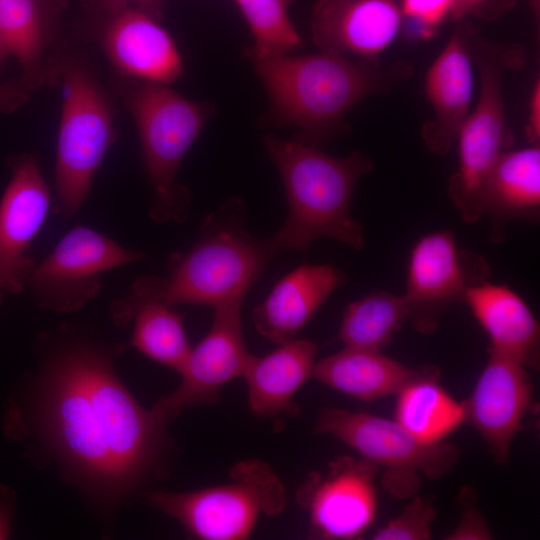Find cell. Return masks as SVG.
<instances>
[{"mask_svg": "<svg viewBox=\"0 0 540 540\" xmlns=\"http://www.w3.org/2000/svg\"><path fill=\"white\" fill-rule=\"evenodd\" d=\"M468 52L464 37L455 32L425 77L433 118L423 124L422 137L437 155L444 156L451 150L470 113L474 83Z\"/></svg>", "mask_w": 540, "mask_h": 540, "instance_id": "obj_18", "label": "cell"}, {"mask_svg": "<svg viewBox=\"0 0 540 540\" xmlns=\"http://www.w3.org/2000/svg\"><path fill=\"white\" fill-rule=\"evenodd\" d=\"M241 305L235 302L214 308L208 333L191 347L179 372V385L152 407L167 424L186 408L216 403L223 386L243 377L253 355L243 336Z\"/></svg>", "mask_w": 540, "mask_h": 540, "instance_id": "obj_13", "label": "cell"}, {"mask_svg": "<svg viewBox=\"0 0 540 540\" xmlns=\"http://www.w3.org/2000/svg\"><path fill=\"white\" fill-rule=\"evenodd\" d=\"M0 36L8 53L24 70L23 81L33 84L44 49L42 17L36 0H0Z\"/></svg>", "mask_w": 540, "mask_h": 540, "instance_id": "obj_28", "label": "cell"}, {"mask_svg": "<svg viewBox=\"0 0 540 540\" xmlns=\"http://www.w3.org/2000/svg\"><path fill=\"white\" fill-rule=\"evenodd\" d=\"M104 48L123 75L170 84L183 73V62L170 34L146 11L126 7L114 12Z\"/></svg>", "mask_w": 540, "mask_h": 540, "instance_id": "obj_17", "label": "cell"}, {"mask_svg": "<svg viewBox=\"0 0 540 540\" xmlns=\"http://www.w3.org/2000/svg\"><path fill=\"white\" fill-rule=\"evenodd\" d=\"M226 484L186 492L151 491L147 502L175 519L194 539L243 540L260 516H276L287 505L285 486L260 459L238 462Z\"/></svg>", "mask_w": 540, "mask_h": 540, "instance_id": "obj_6", "label": "cell"}, {"mask_svg": "<svg viewBox=\"0 0 540 540\" xmlns=\"http://www.w3.org/2000/svg\"><path fill=\"white\" fill-rule=\"evenodd\" d=\"M489 0H454L451 16L455 20H460L464 16L479 9Z\"/></svg>", "mask_w": 540, "mask_h": 540, "instance_id": "obj_35", "label": "cell"}, {"mask_svg": "<svg viewBox=\"0 0 540 540\" xmlns=\"http://www.w3.org/2000/svg\"><path fill=\"white\" fill-rule=\"evenodd\" d=\"M253 37L251 60L292 54L302 39L292 23L286 0H234Z\"/></svg>", "mask_w": 540, "mask_h": 540, "instance_id": "obj_27", "label": "cell"}, {"mask_svg": "<svg viewBox=\"0 0 540 540\" xmlns=\"http://www.w3.org/2000/svg\"><path fill=\"white\" fill-rule=\"evenodd\" d=\"M479 58L480 93L477 104L458 136L459 165L450 177L447 193L465 223L484 215V193L500 155L514 143L505 115L502 72L508 58L488 47Z\"/></svg>", "mask_w": 540, "mask_h": 540, "instance_id": "obj_9", "label": "cell"}, {"mask_svg": "<svg viewBox=\"0 0 540 540\" xmlns=\"http://www.w3.org/2000/svg\"><path fill=\"white\" fill-rule=\"evenodd\" d=\"M86 226L71 229L35 267L27 286L38 306L70 313L101 289V274L146 258Z\"/></svg>", "mask_w": 540, "mask_h": 540, "instance_id": "obj_10", "label": "cell"}, {"mask_svg": "<svg viewBox=\"0 0 540 540\" xmlns=\"http://www.w3.org/2000/svg\"><path fill=\"white\" fill-rule=\"evenodd\" d=\"M15 499V494L10 488L0 486V540L8 539L11 535Z\"/></svg>", "mask_w": 540, "mask_h": 540, "instance_id": "obj_33", "label": "cell"}, {"mask_svg": "<svg viewBox=\"0 0 540 540\" xmlns=\"http://www.w3.org/2000/svg\"><path fill=\"white\" fill-rule=\"evenodd\" d=\"M318 433L339 439L361 457L384 468L382 484L393 497L416 495L421 476L438 479L458 461L459 450L444 442L425 444L397 421L365 412L323 409L315 424Z\"/></svg>", "mask_w": 540, "mask_h": 540, "instance_id": "obj_7", "label": "cell"}, {"mask_svg": "<svg viewBox=\"0 0 540 540\" xmlns=\"http://www.w3.org/2000/svg\"><path fill=\"white\" fill-rule=\"evenodd\" d=\"M123 347L83 340L57 347L21 397L6 405L3 430L34 441L94 504L116 509L161 471L167 423L118 376Z\"/></svg>", "mask_w": 540, "mask_h": 540, "instance_id": "obj_1", "label": "cell"}, {"mask_svg": "<svg viewBox=\"0 0 540 540\" xmlns=\"http://www.w3.org/2000/svg\"><path fill=\"white\" fill-rule=\"evenodd\" d=\"M454 0H402V15L417 23L421 36H431L448 15H451Z\"/></svg>", "mask_w": 540, "mask_h": 540, "instance_id": "obj_30", "label": "cell"}, {"mask_svg": "<svg viewBox=\"0 0 540 540\" xmlns=\"http://www.w3.org/2000/svg\"><path fill=\"white\" fill-rule=\"evenodd\" d=\"M462 516L456 528L446 537L449 540H487L491 533L486 521L474 504L472 490L463 489L460 495Z\"/></svg>", "mask_w": 540, "mask_h": 540, "instance_id": "obj_31", "label": "cell"}, {"mask_svg": "<svg viewBox=\"0 0 540 540\" xmlns=\"http://www.w3.org/2000/svg\"><path fill=\"white\" fill-rule=\"evenodd\" d=\"M286 1H287V3L290 5V4H292L293 2H295L296 0H286Z\"/></svg>", "mask_w": 540, "mask_h": 540, "instance_id": "obj_39", "label": "cell"}, {"mask_svg": "<svg viewBox=\"0 0 540 540\" xmlns=\"http://www.w3.org/2000/svg\"><path fill=\"white\" fill-rule=\"evenodd\" d=\"M3 295H4V291H3L2 288L0 287V306H1L2 301H3Z\"/></svg>", "mask_w": 540, "mask_h": 540, "instance_id": "obj_38", "label": "cell"}, {"mask_svg": "<svg viewBox=\"0 0 540 540\" xmlns=\"http://www.w3.org/2000/svg\"><path fill=\"white\" fill-rule=\"evenodd\" d=\"M108 8H110L113 12L129 7V2H139L142 4H149V5H155L160 0H101Z\"/></svg>", "mask_w": 540, "mask_h": 540, "instance_id": "obj_36", "label": "cell"}, {"mask_svg": "<svg viewBox=\"0 0 540 540\" xmlns=\"http://www.w3.org/2000/svg\"><path fill=\"white\" fill-rule=\"evenodd\" d=\"M489 358L468 400L466 422L487 444L498 464H506L512 442L532 407L533 389L526 367L488 349Z\"/></svg>", "mask_w": 540, "mask_h": 540, "instance_id": "obj_15", "label": "cell"}, {"mask_svg": "<svg viewBox=\"0 0 540 540\" xmlns=\"http://www.w3.org/2000/svg\"><path fill=\"white\" fill-rule=\"evenodd\" d=\"M464 302L487 333L492 350L526 368H539L540 326L527 303L507 285L472 286Z\"/></svg>", "mask_w": 540, "mask_h": 540, "instance_id": "obj_20", "label": "cell"}, {"mask_svg": "<svg viewBox=\"0 0 540 540\" xmlns=\"http://www.w3.org/2000/svg\"><path fill=\"white\" fill-rule=\"evenodd\" d=\"M435 516L436 511L427 500L413 496L402 513L379 528L372 539L427 540L431 537Z\"/></svg>", "mask_w": 540, "mask_h": 540, "instance_id": "obj_29", "label": "cell"}, {"mask_svg": "<svg viewBox=\"0 0 540 540\" xmlns=\"http://www.w3.org/2000/svg\"><path fill=\"white\" fill-rule=\"evenodd\" d=\"M139 132L143 160L154 193L149 215L156 223H182L190 193L176 183L177 170L213 113L209 103L191 101L166 84L142 81L127 96Z\"/></svg>", "mask_w": 540, "mask_h": 540, "instance_id": "obj_5", "label": "cell"}, {"mask_svg": "<svg viewBox=\"0 0 540 540\" xmlns=\"http://www.w3.org/2000/svg\"><path fill=\"white\" fill-rule=\"evenodd\" d=\"M484 215L489 218V237L494 243L505 239L506 228L510 222L539 220V145L505 150L500 155L485 188Z\"/></svg>", "mask_w": 540, "mask_h": 540, "instance_id": "obj_22", "label": "cell"}, {"mask_svg": "<svg viewBox=\"0 0 540 540\" xmlns=\"http://www.w3.org/2000/svg\"><path fill=\"white\" fill-rule=\"evenodd\" d=\"M277 254L271 237L260 239L249 232L243 203L231 199L206 217L188 251L170 256L168 276H141L125 296L111 303L112 320L126 326L131 311L149 301L213 308L243 302Z\"/></svg>", "mask_w": 540, "mask_h": 540, "instance_id": "obj_2", "label": "cell"}, {"mask_svg": "<svg viewBox=\"0 0 540 540\" xmlns=\"http://www.w3.org/2000/svg\"><path fill=\"white\" fill-rule=\"evenodd\" d=\"M439 375L431 367L396 394L394 420L425 444L443 442L466 422L464 401L445 391L438 383Z\"/></svg>", "mask_w": 540, "mask_h": 540, "instance_id": "obj_24", "label": "cell"}, {"mask_svg": "<svg viewBox=\"0 0 540 540\" xmlns=\"http://www.w3.org/2000/svg\"><path fill=\"white\" fill-rule=\"evenodd\" d=\"M525 134L530 145H538L540 139V82H535L529 101Z\"/></svg>", "mask_w": 540, "mask_h": 540, "instance_id": "obj_32", "label": "cell"}, {"mask_svg": "<svg viewBox=\"0 0 540 540\" xmlns=\"http://www.w3.org/2000/svg\"><path fill=\"white\" fill-rule=\"evenodd\" d=\"M252 61L268 95V123L296 127V139L315 147L342 130L344 116L361 100L409 74L401 64L384 69L370 59L354 62L323 51Z\"/></svg>", "mask_w": 540, "mask_h": 540, "instance_id": "obj_3", "label": "cell"}, {"mask_svg": "<svg viewBox=\"0 0 540 540\" xmlns=\"http://www.w3.org/2000/svg\"><path fill=\"white\" fill-rule=\"evenodd\" d=\"M31 85L21 81V84H6L0 86V109L10 112L22 105L28 99V90Z\"/></svg>", "mask_w": 540, "mask_h": 540, "instance_id": "obj_34", "label": "cell"}, {"mask_svg": "<svg viewBox=\"0 0 540 540\" xmlns=\"http://www.w3.org/2000/svg\"><path fill=\"white\" fill-rule=\"evenodd\" d=\"M317 352L313 342L291 339L266 355L252 356L243 375L252 413L262 418L294 415V396L312 377Z\"/></svg>", "mask_w": 540, "mask_h": 540, "instance_id": "obj_21", "label": "cell"}, {"mask_svg": "<svg viewBox=\"0 0 540 540\" xmlns=\"http://www.w3.org/2000/svg\"><path fill=\"white\" fill-rule=\"evenodd\" d=\"M406 321L403 296L377 291L347 306L338 338L344 347L382 351Z\"/></svg>", "mask_w": 540, "mask_h": 540, "instance_id": "obj_25", "label": "cell"}, {"mask_svg": "<svg viewBox=\"0 0 540 540\" xmlns=\"http://www.w3.org/2000/svg\"><path fill=\"white\" fill-rule=\"evenodd\" d=\"M263 143L279 171L288 204L284 223L271 236L278 253L304 252L320 238L362 250L363 227L352 215L351 202L358 181L373 169L371 158L361 152L335 157L274 134L266 135Z\"/></svg>", "mask_w": 540, "mask_h": 540, "instance_id": "obj_4", "label": "cell"}, {"mask_svg": "<svg viewBox=\"0 0 540 540\" xmlns=\"http://www.w3.org/2000/svg\"><path fill=\"white\" fill-rule=\"evenodd\" d=\"M402 12L393 0H317L311 33L320 51L372 59L397 37Z\"/></svg>", "mask_w": 540, "mask_h": 540, "instance_id": "obj_16", "label": "cell"}, {"mask_svg": "<svg viewBox=\"0 0 540 540\" xmlns=\"http://www.w3.org/2000/svg\"><path fill=\"white\" fill-rule=\"evenodd\" d=\"M432 366L409 367L381 351L344 347L317 361L312 377L363 402L396 395Z\"/></svg>", "mask_w": 540, "mask_h": 540, "instance_id": "obj_23", "label": "cell"}, {"mask_svg": "<svg viewBox=\"0 0 540 540\" xmlns=\"http://www.w3.org/2000/svg\"><path fill=\"white\" fill-rule=\"evenodd\" d=\"M378 467L365 458L340 456L324 471L311 472L297 490L312 533L321 539H354L377 513Z\"/></svg>", "mask_w": 540, "mask_h": 540, "instance_id": "obj_12", "label": "cell"}, {"mask_svg": "<svg viewBox=\"0 0 540 540\" xmlns=\"http://www.w3.org/2000/svg\"><path fill=\"white\" fill-rule=\"evenodd\" d=\"M8 54V51L5 47V44L0 36V64L4 60L5 56Z\"/></svg>", "mask_w": 540, "mask_h": 540, "instance_id": "obj_37", "label": "cell"}, {"mask_svg": "<svg viewBox=\"0 0 540 540\" xmlns=\"http://www.w3.org/2000/svg\"><path fill=\"white\" fill-rule=\"evenodd\" d=\"M489 273L481 255L458 248L452 231L422 236L411 250L402 295L407 321L421 334L433 333L443 313L464 301L467 290L486 281Z\"/></svg>", "mask_w": 540, "mask_h": 540, "instance_id": "obj_11", "label": "cell"}, {"mask_svg": "<svg viewBox=\"0 0 540 540\" xmlns=\"http://www.w3.org/2000/svg\"><path fill=\"white\" fill-rule=\"evenodd\" d=\"M12 169L0 200V287L18 294L36 267L27 252L47 216L50 194L34 156L17 158Z\"/></svg>", "mask_w": 540, "mask_h": 540, "instance_id": "obj_14", "label": "cell"}, {"mask_svg": "<svg viewBox=\"0 0 540 540\" xmlns=\"http://www.w3.org/2000/svg\"><path fill=\"white\" fill-rule=\"evenodd\" d=\"M63 80L55 182L60 214L70 218L86 200L115 131L107 99L83 68L67 67Z\"/></svg>", "mask_w": 540, "mask_h": 540, "instance_id": "obj_8", "label": "cell"}, {"mask_svg": "<svg viewBox=\"0 0 540 540\" xmlns=\"http://www.w3.org/2000/svg\"><path fill=\"white\" fill-rule=\"evenodd\" d=\"M132 321L134 329L128 346L179 373L191 346L182 318L172 306L155 301L141 303L131 311L128 322Z\"/></svg>", "mask_w": 540, "mask_h": 540, "instance_id": "obj_26", "label": "cell"}, {"mask_svg": "<svg viewBox=\"0 0 540 540\" xmlns=\"http://www.w3.org/2000/svg\"><path fill=\"white\" fill-rule=\"evenodd\" d=\"M346 280L329 264H304L280 279L252 312L258 333L273 343L294 339Z\"/></svg>", "mask_w": 540, "mask_h": 540, "instance_id": "obj_19", "label": "cell"}]
</instances>
